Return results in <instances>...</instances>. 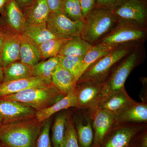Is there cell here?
Wrapping results in <instances>:
<instances>
[{"mask_svg": "<svg viewBox=\"0 0 147 147\" xmlns=\"http://www.w3.org/2000/svg\"><path fill=\"white\" fill-rule=\"evenodd\" d=\"M43 122L36 118L3 125L0 129L1 147H36L37 141Z\"/></svg>", "mask_w": 147, "mask_h": 147, "instance_id": "cell-1", "label": "cell"}, {"mask_svg": "<svg viewBox=\"0 0 147 147\" xmlns=\"http://www.w3.org/2000/svg\"><path fill=\"white\" fill-rule=\"evenodd\" d=\"M119 23L112 10L95 7L85 19L81 37L92 45H95L112 31Z\"/></svg>", "mask_w": 147, "mask_h": 147, "instance_id": "cell-2", "label": "cell"}, {"mask_svg": "<svg viewBox=\"0 0 147 147\" xmlns=\"http://www.w3.org/2000/svg\"><path fill=\"white\" fill-rule=\"evenodd\" d=\"M133 44H125L116 47L89 66L78 79L77 83L89 82L102 84L112 69L133 50Z\"/></svg>", "mask_w": 147, "mask_h": 147, "instance_id": "cell-3", "label": "cell"}, {"mask_svg": "<svg viewBox=\"0 0 147 147\" xmlns=\"http://www.w3.org/2000/svg\"><path fill=\"white\" fill-rule=\"evenodd\" d=\"M64 96L51 84L46 87L24 90L0 98L22 102L38 111L50 107Z\"/></svg>", "mask_w": 147, "mask_h": 147, "instance_id": "cell-4", "label": "cell"}, {"mask_svg": "<svg viewBox=\"0 0 147 147\" xmlns=\"http://www.w3.org/2000/svg\"><path fill=\"white\" fill-rule=\"evenodd\" d=\"M140 51L136 48L125 57L112 69L102 84V98L113 92L124 88L125 83L131 71L139 64Z\"/></svg>", "mask_w": 147, "mask_h": 147, "instance_id": "cell-5", "label": "cell"}, {"mask_svg": "<svg viewBox=\"0 0 147 147\" xmlns=\"http://www.w3.org/2000/svg\"><path fill=\"white\" fill-rule=\"evenodd\" d=\"M112 11L119 23L146 29L147 23L146 0H123Z\"/></svg>", "mask_w": 147, "mask_h": 147, "instance_id": "cell-6", "label": "cell"}, {"mask_svg": "<svg viewBox=\"0 0 147 147\" xmlns=\"http://www.w3.org/2000/svg\"><path fill=\"white\" fill-rule=\"evenodd\" d=\"M146 29L119 23L112 31L98 42L116 48L128 43L141 42L146 39Z\"/></svg>", "mask_w": 147, "mask_h": 147, "instance_id": "cell-7", "label": "cell"}, {"mask_svg": "<svg viewBox=\"0 0 147 147\" xmlns=\"http://www.w3.org/2000/svg\"><path fill=\"white\" fill-rule=\"evenodd\" d=\"M146 129V124L131 123L113 126L100 147H127L137 135Z\"/></svg>", "mask_w": 147, "mask_h": 147, "instance_id": "cell-8", "label": "cell"}, {"mask_svg": "<svg viewBox=\"0 0 147 147\" xmlns=\"http://www.w3.org/2000/svg\"><path fill=\"white\" fill-rule=\"evenodd\" d=\"M84 21H75L63 12L50 13L46 24L47 28L59 38L71 39L81 36Z\"/></svg>", "mask_w": 147, "mask_h": 147, "instance_id": "cell-9", "label": "cell"}, {"mask_svg": "<svg viewBox=\"0 0 147 147\" xmlns=\"http://www.w3.org/2000/svg\"><path fill=\"white\" fill-rule=\"evenodd\" d=\"M102 84L86 82L77 83L74 92L76 96V108L92 111L97 109L102 99Z\"/></svg>", "mask_w": 147, "mask_h": 147, "instance_id": "cell-10", "label": "cell"}, {"mask_svg": "<svg viewBox=\"0 0 147 147\" xmlns=\"http://www.w3.org/2000/svg\"><path fill=\"white\" fill-rule=\"evenodd\" d=\"M36 113V110L22 102L0 98V116L3 125L33 118Z\"/></svg>", "mask_w": 147, "mask_h": 147, "instance_id": "cell-11", "label": "cell"}, {"mask_svg": "<svg viewBox=\"0 0 147 147\" xmlns=\"http://www.w3.org/2000/svg\"><path fill=\"white\" fill-rule=\"evenodd\" d=\"M90 111L94 131L91 147H100L105 136L113 127L115 114L101 109Z\"/></svg>", "mask_w": 147, "mask_h": 147, "instance_id": "cell-12", "label": "cell"}, {"mask_svg": "<svg viewBox=\"0 0 147 147\" xmlns=\"http://www.w3.org/2000/svg\"><path fill=\"white\" fill-rule=\"evenodd\" d=\"M114 114L113 126L125 124H146L147 102L146 101L139 102L134 101Z\"/></svg>", "mask_w": 147, "mask_h": 147, "instance_id": "cell-13", "label": "cell"}, {"mask_svg": "<svg viewBox=\"0 0 147 147\" xmlns=\"http://www.w3.org/2000/svg\"><path fill=\"white\" fill-rule=\"evenodd\" d=\"M49 85L45 80L36 76L3 82L0 85V98L32 88L46 87Z\"/></svg>", "mask_w": 147, "mask_h": 147, "instance_id": "cell-14", "label": "cell"}, {"mask_svg": "<svg viewBox=\"0 0 147 147\" xmlns=\"http://www.w3.org/2000/svg\"><path fill=\"white\" fill-rule=\"evenodd\" d=\"M3 11L5 14L7 31L21 35L26 24L22 9L15 0H10Z\"/></svg>", "mask_w": 147, "mask_h": 147, "instance_id": "cell-15", "label": "cell"}, {"mask_svg": "<svg viewBox=\"0 0 147 147\" xmlns=\"http://www.w3.org/2000/svg\"><path fill=\"white\" fill-rule=\"evenodd\" d=\"M20 35L7 31L0 53V67L4 68L20 60Z\"/></svg>", "mask_w": 147, "mask_h": 147, "instance_id": "cell-16", "label": "cell"}, {"mask_svg": "<svg viewBox=\"0 0 147 147\" xmlns=\"http://www.w3.org/2000/svg\"><path fill=\"white\" fill-rule=\"evenodd\" d=\"M83 114L73 120L80 147H91L94 137L90 112L83 110Z\"/></svg>", "mask_w": 147, "mask_h": 147, "instance_id": "cell-17", "label": "cell"}, {"mask_svg": "<svg viewBox=\"0 0 147 147\" xmlns=\"http://www.w3.org/2000/svg\"><path fill=\"white\" fill-rule=\"evenodd\" d=\"M22 11L27 24H31L46 23L50 13L46 0H33Z\"/></svg>", "mask_w": 147, "mask_h": 147, "instance_id": "cell-18", "label": "cell"}, {"mask_svg": "<svg viewBox=\"0 0 147 147\" xmlns=\"http://www.w3.org/2000/svg\"><path fill=\"white\" fill-rule=\"evenodd\" d=\"M134 101L129 96L124 88L113 92L103 98L97 109L115 113Z\"/></svg>", "mask_w": 147, "mask_h": 147, "instance_id": "cell-19", "label": "cell"}, {"mask_svg": "<svg viewBox=\"0 0 147 147\" xmlns=\"http://www.w3.org/2000/svg\"><path fill=\"white\" fill-rule=\"evenodd\" d=\"M77 82L75 77L60 63L52 73V85L63 95H67L73 92Z\"/></svg>", "mask_w": 147, "mask_h": 147, "instance_id": "cell-20", "label": "cell"}, {"mask_svg": "<svg viewBox=\"0 0 147 147\" xmlns=\"http://www.w3.org/2000/svg\"><path fill=\"white\" fill-rule=\"evenodd\" d=\"M20 61L29 65H34L42 59L39 46L24 34L20 35Z\"/></svg>", "mask_w": 147, "mask_h": 147, "instance_id": "cell-21", "label": "cell"}, {"mask_svg": "<svg viewBox=\"0 0 147 147\" xmlns=\"http://www.w3.org/2000/svg\"><path fill=\"white\" fill-rule=\"evenodd\" d=\"M77 101L74 91L69 94L48 108L36 111V118L38 121L42 123L51 116L59 111L70 108H76Z\"/></svg>", "mask_w": 147, "mask_h": 147, "instance_id": "cell-22", "label": "cell"}, {"mask_svg": "<svg viewBox=\"0 0 147 147\" xmlns=\"http://www.w3.org/2000/svg\"><path fill=\"white\" fill-rule=\"evenodd\" d=\"M92 45L81 36L73 38L63 45L58 56L84 57Z\"/></svg>", "mask_w": 147, "mask_h": 147, "instance_id": "cell-23", "label": "cell"}, {"mask_svg": "<svg viewBox=\"0 0 147 147\" xmlns=\"http://www.w3.org/2000/svg\"><path fill=\"white\" fill-rule=\"evenodd\" d=\"M3 82L14 81L33 76V66L17 61L3 68Z\"/></svg>", "mask_w": 147, "mask_h": 147, "instance_id": "cell-24", "label": "cell"}, {"mask_svg": "<svg viewBox=\"0 0 147 147\" xmlns=\"http://www.w3.org/2000/svg\"><path fill=\"white\" fill-rule=\"evenodd\" d=\"M22 34L26 36L38 45L49 40L59 38L47 28L46 23L37 24L26 23Z\"/></svg>", "mask_w": 147, "mask_h": 147, "instance_id": "cell-25", "label": "cell"}, {"mask_svg": "<svg viewBox=\"0 0 147 147\" xmlns=\"http://www.w3.org/2000/svg\"><path fill=\"white\" fill-rule=\"evenodd\" d=\"M59 63L58 56L40 61L33 66V76L40 77L50 85L52 84V73Z\"/></svg>", "mask_w": 147, "mask_h": 147, "instance_id": "cell-26", "label": "cell"}, {"mask_svg": "<svg viewBox=\"0 0 147 147\" xmlns=\"http://www.w3.org/2000/svg\"><path fill=\"white\" fill-rule=\"evenodd\" d=\"M115 48L109 47L101 42L93 45L83 58L82 74L91 65Z\"/></svg>", "mask_w": 147, "mask_h": 147, "instance_id": "cell-27", "label": "cell"}, {"mask_svg": "<svg viewBox=\"0 0 147 147\" xmlns=\"http://www.w3.org/2000/svg\"><path fill=\"white\" fill-rule=\"evenodd\" d=\"M70 39L56 38L38 45L42 59L57 57L63 45Z\"/></svg>", "mask_w": 147, "mask_h": 147, "instance_id": "cell-28", "label": "cell"}, {"mask_svg": "<svg viewBox=\"0 0 147 147\" xmlns=\"http://www.w3.org/2000/svg\"><path fill=\"white\" fill-rule=\"evenodd\" d=\"M67 113H59L55 118L52 129V143L53 147H60L65 132Z\"/></svg>", "mask_w": 147, "mask_h": 147, "instance_id": "cell-29", "label": "cell"}, {"mask_svg": "<svg viewBox=\"0 0 147 147\" xmlns=\"http://www.w3.org/2000/svg\"><path fill=\"white\" fill-rule=\"evenodd\" d=\"M62 65L73 75L78 81L82 76L83 57L59 56Z\"/></svg>", "mask_w": 147, "mask_h": 147, "instance_id": "cell-30", "label": "cell"}, {"mask_svg": "<svg viewBox=\"0 0 147 147\" xmlns=\"http://www.w3.org/2000/svg\"><path fill=\"white\" fill-rule=\"evenodd\" d=\"M60 147H80L73 119L67 114L65 132Z\"/></svg>", "mask_w": 147, "mask_h": 147, "instance_id": "cell-31", "label": "cell"}, {"mask_svg": "<svg viewBox=\"0 0 147 147\" xmlns=\"http://www.w3.org/2000/svg\"><path fill=\"white\" fill-rule=\"evenodd\" d=\"M62 12L73 21H85L79 0H65Z\"/></svg>", "mask_w": 147, "mask_h": 147, "instance_id": "cell-32", "label": "cell"}, {"mask_svg": "<svg viewBox=\"0 0 147 147\" xmlns=\"http://www.w3.org/2000/svg\"><path fill=\"white\" fill-rule=\"evenodd\" d=\"M51 125L50 119L43 122L42 129L37 141L36 147H53L50 135Z\"/></svg>", "mask_w": 147, "mask_h": 147, "instance_id": "cell-33", "label": "cell"}, {"mask_svg": "<svg viewBox=\"0 0 147 147\" xmlns=\"http://www.w3.org/2000/svg\"><path fill=\"white\" fill-rule=\"evenodd\" d=\"M96 0H79L84 19L96 7Z\"/></svg>", "mask_w": 147, "mask_h": 147, "instance_id": "cell-34", "label": "cell"}, {"mask_svg": "<svg viewBox=\"0 0 147 147\" xmlns=\"http://www.w3.org/2000/svg\"><path fill=\"white\" fill-rule=\"evenodd\" d=\"M123 0H96L95 7L107 9L113 11Z\"/></svg>", "mask_w": 147, "mask_h": 147, "instance_id": "cell-35", "label": "cell"}, {"mask_svg": "<svg viewBox=\"0 0 147 147\" xmlns=\"http://www.w3.org/2000/svg\"><path fill=\"white\" fill-rule=\"evenodd\" d=\"M131 144L134 147H147V133L144 129L134 138Z\"/></svg>", "mask_w": 147, "mask_h": 147, "instance_id": "cell-36", "label": "cell"}, {"mask_svg": "<svg viewBox=\"0 0 147 147\" xmlns=\"http://www.w3.org/2000/svg\"><path fill=\"white\" fill-rule=\"evenodd\" d=\"M50 13L62 12L65 0H46Z\"/></svg>", "mask_w": 147, "mask_h": 147, "instance_id": "cell-37", "label": "cell"}, {"mask_svg": "<svg viewBox=\"0 0 147 147\" xmlns=\"http://www.w3.org/2000/svg\"><path fill=\"white\" fill-rule=\"evenodd\" d=\"M21 9L29 5L33 0H15Z\"/></svg>", "mask_w": 147, "mask_h": 147, "instance_id": "cell-38", "label": "cell"}, {"mask_svg": "<svg viewBox=\"0 0 147 147\" xmlns=\"http://www.w3.org/2000/svg\"><path fill=\"white\" fill-rule=\"evenodd\" d=\"M6 33V32L4 31L3 30L0 32V53L1 51L4 41L5 39Z\"/></svg>", "mask_w": 147, "mask_h": 147, "instance_id": "cell-39", "label": "cell"}, {"mask_svg": "<svg viewBox=\"0 0 147 147\" xmlns=\"http://www.w3.org/2000/svg\"><path fill=\"white\" fill-rule=\"evenodd\" d=\"M10 0H0V11H2Z\"/></svg>", "mask_w": 147, "mask_h": 147, "instance_id": "cell-40", "label": "cell"}, {"mask_svg": "<svg viewBox=\"0 0 147 147\" xmlns=\"http://www.w3.org/2000/svg\"><path fill=\"white\" fill-rule=\"evenodd\" d=\"M3 82V68L0 67V82L2 83Z\"/></svg>", "mask_w": 147, "mask_h": 147, "instance_id": "cell-41", "label": "cell"}, {"mask_svg": "<svg viewBox=\"0 0 147 147\" xmlns=\"http://www.w3.org/2000/svg\"><path fill=\"white\" fill-rule=\"evenodd\" d=\"M3 125L2 120L1 117L0 116V129L1 127Z\"/></svg>", "mask_w": 147, "mask_h": 147, "instance_id": "cell-42", "label": "cell"}, {"mask_svg": "<svg viewBox=\"0 0 147 147\" xmlns=\"http://www.w3.org/2000/svg\"><path fill=\"white\" fill-rule=\"evenodd\" d=\"M127 147H134L133 146H132V145L130 144V145H129V146H128Z\"/></svg>", "mask_w": 147, "mask_h": 147, "instance_id": "cell-43", "label": "cell"}, {"mask_svg": "<svg viewBox=\"0 0 147 147\" xmlns=\"http://www.w3.org/2000/svg\"><path fill=\"white\" fill-rule=\"evenodd\" d=\"M3 30L2 29H1V28H0V32H1Z\"/></svg>", "mask_w": 147, "mask_h": 147, "instance_id": "cell-44", "label": "cell"}, {"mask_svg": "<svg viewBox=\"0 0 147 147\" xmlns=\"http://www.w3.org/2000/svg\"><path fill=\"white\" fill-rule=\"evenodd\" d=\"M1 82H0V85H1Z\"/></svg>", "mask_w": 147, "mask_h": 147, "instance_id": "cell-45", "label": "cell"}, {"mask_svg": "<svg viewBox=\"0 0 147 147\" xmlns=\"http://www.w3.org/2000/svg\"><path fill=\"white\" fill-rule=\"evenodd\" d=\"M0 147H1V145H0Z\"/></svg>", "mask_w": 147, "mask_h": 147, "instance_id": "cell-46", "label": "cell"}]
</instances>
